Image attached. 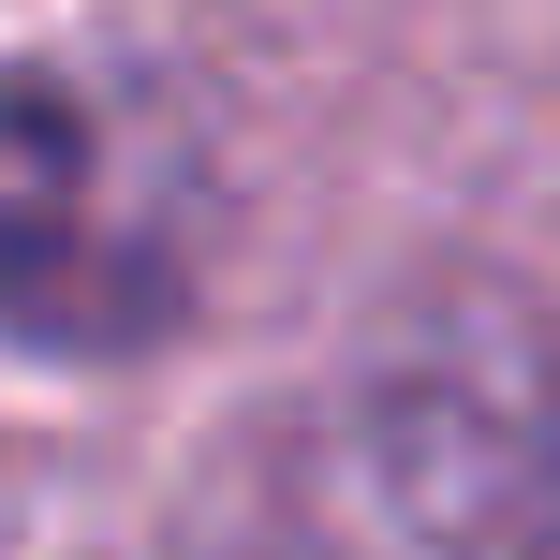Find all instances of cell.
I'll return each instance as SVG.
<instances>
[{
  "instance_id": "1",
  "label": "cell",
  "mask_w": 560,
  "mask_h": 560,
  "mask_svg": "<svg viewBox=\"0 0 560 560\" xmlns=\"http://www.w3.org/2000/svg\"><path fill=\"white\" fill-rule=\"evenodd\" d=\"M177 310L163 163L89 89H0V339L133 354Z\"/></svg>"
}]
</instances>
